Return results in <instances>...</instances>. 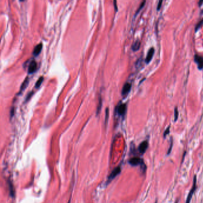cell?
Masks as SVG:
<instances>
[{"instance_id": "6da1fadb", "label": "cell", "mask_w": 203, "mask_h": 203, "mask_svg": "<svg viewBox=\"0 0 203 203\" xmlns=\"http://www.w3.org/2000/svg\"><path fill=\"white\" fill-rule=\"evenodd\" d=\"M129 163L132 166H140L141 170L142 171L143 173H144L146 171V165L144 163V160L139 157H134L131 158L129 160Z\"/></svg>"}, {"instance_id": "7a4b0ae2", "label": "cell", "mask_w": 203, "mask_h": 203, "mask_svg": "<svg viewBox=\"0 0 203 203\" xmlns=\"http://www.w3.org/2000/svg\"><path fill=\"white\" fill-rule=\"evenodd\" d=\"M196 188H197V176L194 175V179H193L192 187V188H191V190H190V192L188 194L187 201H186V203H190L191 202L192 197L193 195L194 194V193L195 192Z\"/></svg>"}, {"instance_id": "3957f363", "label": "cell", "mask_w": 203, "mask_h": 203, "mask_svg": "<svg viewBox=\"0 0 203 203\" xmlns=\"http://www.w3.org/2000/svg\"><path fill=\"white\" fill-rule=\"evenodd\" d=\"M121 172V166H117L115 168L113 169V171L111 172V173L110 174L109 176L108 177L107 183H109L112 180H113L117 175H119L120 173Z\"/></svg>"}, {"instance_id": "277c9868", "label": "cell", "mask_w": 203, "mask_h": 203, "mask_svg": "<svg viewBox=\"0 0 203 203\" xmlns=\"http://www.w3.org/2000/svg\"><path fill=\"white\" fill-rule=\"evenodd\" d=\"M126 111V104H121L116 107V111L117 114L121 116H123Z\"/></svg>"}, {"instance_id": "5b68a950", "label": "cell", "mask_w": 203, "mask_h": 203, "mask_svg": "<svg viewBox=\"0 0 203 203\" xmlns=\"http://www.w3.org/2000/svg\"><path fill=\"white\" fill-rule=\"evenodd\" d=\"M194 61L197 64L199 70L203 69V57L196 54L194 56Z\"/></svg>"}, {"instance_id": "8992f818", "label": "cell", "mask_w": 203, "mask_h": 203, "mask_svg": "<svg viewBox=\"0 0 203 203\" xmlns=\"http://www.w3.org/2000/svg\"><path fill=\"white\" fill-rule=\"evenodd\" d=\"M148 147V142L147 141H144L140 144L138 147V151L142 155L145 153Z\"/></svg>"}, {"instance_id": "52a82bcc", "label": "cell", "mask_w": 203, "mask_h": 203, "mask_svg": "<svg viewBox=\"0 0 203 203\" xmlns=\"http://www.w3.org/2000/svg\"><path fill=\"white\" fill-rule=\"evenodd\" d=\"M131 90V84L129 82H126L122 88V95L123 97H126L130 92Z\"/></svg>"}, {"instance_id": "ba28073f", "label": "cell", "mask_w": 203, "mask_h": 203, "mask_svg": "<svg viewBox=\"0 0 203 203\" xmlns=\"http://www.w3.org/2000/svg\"><path fill=\"white\" fill-rule=\"evenodd\" d=\"M37 69V63L35 60H33L30 63L29 65L28 73L29 74H32L33 73H34Z\"/></svg>"}, {"instance_id": "9c48e42d", "label": "cell", "mask_w": 203, "mask_h": 203, "mask_svg": "<svg viewBox=\"0 0 203 203\" xmlns=\"http://www.w3.org/2000/svg\"><path fill=\"white\" fill-rule=\"evenodd\" d=\"M154 51H155V50H154V48H151L148 51V53L147 57H146V59H145V63L147 64H148L151 61L152 59H153V57L154 54Z\"/></svg>"}, {"instance_id": "30bf717a", "label": "cell", "mask_w": 203, "mask_h": 203, "mask_svg": "<svg viewBox=\"0 0 203 203\" xmlns=\"http://www.w3.org/2000/svg\"><path fill=\"white\" fill-rule=\"evenodd\" d=\"M42 49V44L41 43L38 44L34 48V49H33V54L35 56H38L39 53H41V50Z\"/></svg>"}, {"instance_id": "8fae6325", "label": "cell", "mask_w": 203, "mask_h": 203, "mask_svg": "<svg viewBox=\"0 0 203 203\" xmlns=\"http://www.w3.org/2000/svg\"><path fill=\"white\" fill-rule=\"evenodd\" d=\"M141 42L140 40H137L135 41L132 45V49L133 51H137L139 50L141 47Z\"/></svg>"}, {"instance_id": "7c38bea8", "label": "cell", "mask_w": 203, "mask_h": 203, "mask_svg": "<svg viewBox=\"0 0 203 203\" xmlns=\"http://www.w3.org/2000/svg\"><path fill=\"white\" fill-rule=\"evenodd\" d=\"M29 83V78H28V77H27V78H26V79L24 80V82L22 84V85L20 87V92H22L23 91H24L27 88Z\"/></svg>"}, {"instance_id": "4fadbf2b", "label": "cell", "mask_w": 203, "mask_h": 203, "mask_svg": "<svg viewBox=\"0 0 203 203\" xmlns=\"http://www.w3.org/2000/svg\"><path fill=\"white\" fill-rule=\"evenodd\" d=\"M8 185H9V190H10V195L11 197H14V187H13V185L12 184L11 182H8Z\"/></svg>"}, {"instance_id": "5bb4252c", "label": "cell", "mask_w": 203, "mask_h": 203, "mask_svg": "<svg viewBox=\"0 0 203 203\" xmlns=\"http://www.w3.org/2000/svg\"><path fill=\"white\" fill-rule=\"evenodd\" d=\"M44 80V77L43 76H41L37 80L36 84H35V88H39L40 86H41V85L42 84V82Z\"/></svg>"}, {"instance_id": "9a60e30c", "label": "cell", "mask_w": 203, "mask_h": 203, "mask_svg": "<svg viewBox=\"0 0 203 203\" xmlns=\"http://www.w3.org/2000/svg\"><path fill=\"white\" fill-rule=\"evenodd\" d=\"M101 107H102V99H101V97L99 99V103H98V105L97 106V115H98L99 111H101Z\"/></svg>"}, {"instance_id": "2e32d148", "label": "cell", "mask_w": 203, "mask_h": 203, "mask_svg": "<svg viewBox=\"0 0 203 203\" xmlns=\"http://www.w3.org/2000/svg\"><path fill=\"white\" fill-rule=\"evenodd\" d=\"M203 25V19L201 20H200L197 24V25H196V26H195V31L197 32V30H198L201 27V26Z\"/></svg>"}, {"instance_id": "e0dca14e", "label": "cell", "mask_w": 203, "mask_h": 203, "mask_svg": "<svg viewBox=\"0 0 203 203\" xmlns=\"http://www.w3.org/2000/svg\"><path fill=\"white\" fill-rule=\"evenodd\" d=\"M145 3H146V1H144L141 4H140V7H139V8H138V10H137V12H136V13H135V16H137L138 13H139V12L141 10V9L144 7V6H145Z\"/></svg>"}, {"instance_id": "ac0fdd59", "label": "cell", "mask_w": 203, "mask_h": 203, "mask_svg": "<svg viewBox=\"0 0 203 203\" xmlns=\"http://www.w3.org/2000/svg\"><path fill=\"white\" fill-rule=\"evenodd\" d=\"M178 116H179V111L178 110L177 107H176L175 109V113H174V116H175V121L176 122L178 118Z\"/></svg>"}, {"instance_id": "d6986e66", "label": "cell", "mask_w": 203, "mask_h": 203, "mask_svg": "<svg viewBox=\"0 0 203 203\" xmlns=\"http://www.w3.org/2000/svg\"><path fill=\"white\" fill-rule=\"evenodd\" d=\"M170 128H171V126H169L165 130V131H164V134H163V137H164V138H166L167 135L169 133H170Z\"/></svg>"}, {"instance_id": "ffe728a7", "label": "cell", "mask_w": 203, "mask_h": 203, "mask_svg": "<svg viewBox=\"0 0 203 203\" xmlns=\"http://www.w3.org/2000/svg\"><path fill=\"white\" fill-rule=\"evenodd\" d=\"M173 140H172V138H171V145H170V148H168V152H167V155H168L169 154L171 153V152L172 151V147H173Z\"/></svg>"}, {"instance_id": "44dd1931", "label": "cell", "mask_w": 203, "mask_h": 203, "mask_svg": "<svg viewBox=\"0 0 203 203\" xmlns=\"http://www.w3.org/2000/svg\"><path fill=\"white\" fill-rule=\"evenodd\" d=\"M108 118H109V109L107 108L106 110V117H105V121L106 122L108 121Z\"/></svg>"}, {"instance_id": "7402d4cb", "label": "cell", "mask_w": 203, "mask_h": 203, "mask_svg": "<svg viewBox=\"0 0 203 203\" xmlns=\"http://www.w3.org/2000/svg\"><path fill=\"white\" fill-rule=\"evenodd\" d=\"M32 94H33V92H30L27 95V97H26V102L30 99V98L32 97Z\"/></svg>"}, {"instance_id": "603a6c76", "label": "cell", "mask_w": 203, "mask_h": 203, "mask_svg": "<svg viewBox=\"0 0 203 203\" xmlns=\"http://www.w3.org/2000/svg\"><path fill=\"white\" fill-rule=\"evenodd\" d=\"M162 3H163V1H160L159 2V3H158V6H157V8L158 11L160 10V8H161V7Z\"/></svg>"}, {"instance_id": "cb8c5ba5", "label": "cell", "mask_w": 203, "mask_h": 203, "mask_svg": "<svg viewBox=\"0 0 203 203\" xmlns=\"http://www.w3.org/2000/svg\"><path fill=\"white\" fill-rule=\"evenodd\" d=\"M116 1H114V6L115 7V10H116V11H117V6H116Z\"/></svg>"}, {"instance_id": "d4e9b609", "label": "cell", "mask_w": 203, "mask_h": 203, "mask_svg": "<svg viewBox=\"0 0 203 203\" xmlns=\"http://www.w3.org/2000/svg\"><path fill=\"white\" fill-rule=\"evenodd\" d=\"M202 3H203V1H202V0H201V1H199L198 2V5H199V6H201V4H202Z\"/></svg>"}, {"instance_id": "484cf974", "label": "cell", "mask_w": 203, "mask_h": 203, "mask_svg": "<svg viewBox=\"0 0 203 203\" xmlns=\"http://www.w3.org/2000/svg\"><path fill=\"white\" fill-rule=\"evenodd\" d=\"M179 202V199H176V201H175V203H179V202Z\"/></svg>"}, {"instance_id": "4316f807", "label": "cell", "mask_w": 203, "mask_h": 203, "mask_svg": "<svg viewBox=\"0 0 203 203\" xmlns=\"http://www.w3.org/2000/svg\"><path fill=\"white\" fill-rule=\"evenodd\" d=\"M69 203H70V201H69Z\"/></svg>"}]
</instances>
